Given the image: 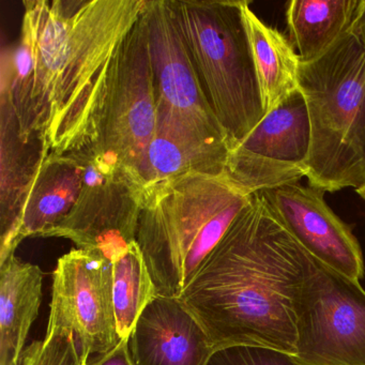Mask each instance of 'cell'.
<instances>
[{
    "label": "cell",
    "instance_id": "obj_1",
    "mask_svg": "<svg viewBox=\"0 0 365 365\" xmlns=\"http://www.w3.org/2000/svg\"><path fill=\"white\" fill-rule=\"evenodd\" d=\"M20 39L3 53L21 134L50 153H78L99 138L119 48L146 0H26Z\"/></svg>",
    "mask_w": 365,
    "mask_h": 365
},
{
    "label": "cell",
    "instance_id": "obj_2",
    "mask_svg": "<svg viewBox=\"0 0 365 365\" xmlns=\"http://www.w3.org/2000/svg\"><path fill=\"white\" fill-rule=\"evenodd\" d=\"M315 264L254 194L179 297L213 349L255 345L296 354V301Z\"/></svg>",
    "mask_w": 365,
    "mask_h": 365
},
{
    "label": "cell",
    "instance_id": "obj_3",
    "mask_svg": "<svg viewBox=\"0 0 365 365\" xmlns=\"http://www.w3.org/2000/svg\"><path fill=\"white\" fill-rule=\"evenodd\" d=\"M247 195L227 173H189L145 187L136 242L162 297L179 298Z\"/></svg>",
    "mask_w": 365,
    "mask_h": 365
},
{
    "label": "cell",
    "instance_id": "obj_4",
    "mask_svg": "<svg viewBox=\"0 0 365 365\" xmlns=\"http://www.w3.org/2000/svg\"><path fill=\"white\" fill-rule=\"evenodd\" d=\"M298 89L311 125L309 187L324 193L365 185V48L350 31L328 53L301 63Z\"/></svg>",
    "mask_w": 365,
    "mask_h": 365
},
{
    "label": "cell",
    "instance_id": "obj_5",
    "mask_svg": "<svg viewBox=\"0 0 365 365\" xmlns=\"http://www.w3.org/2000/svg\"><path fill=\"white\" fill-rule=\"evenodd\" d=\"M245 1L173 0L198 80L232 148L266 115L243 14Z\"/></svg>",
    "mask_w": 365,
    "mask_h": 365
},
{
    "label": "cell",
    "instance_id": "obj_6",
    "mask_svg": "<svg viewBox=\"0 0 365 365\" xmlns=\"http://www.w3.org/2000/svg\"><path fill=\"white\" fill-rule=\"evenodd\" d=\"M149 48L157 99V130L176 140L230 151L181 34L173 0H146Z\"/></svg>",
    "mask_w": 365,
    "mask_h": 365
},
{
    "label": "cell",
    "instance_id": "obj_7",
    "mask_svg": "<svg viewBox=\"0 0 365 365\" xmlns=\"http://www.w3.org/2000/svg\"><path fill=\"white\" fill-rule=\"evenodd\" d=\"M155 130L157 99L144 9L119 48L99 138L93 145L142 182L147 150Z\"/></svg>",
    "mask_w": 365,
    "mask_h": 365
},
{
    "label": "cell",
    "instance_id": "obj_8",
    "mask_svg": "<svg viewBox=\"0 0 365 365\" xmlns=\"http://www.w3.org/2000/svg\"><path fill=\"white\" fill-rule=\"evenodd\" d=\"M78 153L84 165L82 191L69 215L43 238L69 239L113 262L136 241L145 187L95 145Z\"/></svg>",
    "mask_w": 365,
    "mask_h": 365
},
{
    "label": "cell",
    "instance_id": "obj_9",
    "mask_svg": "<svg viewBox=\"0 0 365 365\" xmlns=\"http://www.w3.org/2000/svg\"><path fill=\"white\" fill-rule=\"evenodd\" d=\"M296 358L304 365H365V290L316 262L296 301Z\"/></svg>",
    "mask_w": 365,
    "mask_h": 365
},
{
    "label": "cell",
    "instance_id": "obj_10",
    "mask_svg": "<svg viewBox=\"0 0 365 365\" xmlns=\"http://www.w3.org/2000/svg\"><path fill=\"white\" fill-rule=\"evenodd\" d=\"M48 330L76 335L83 363L121 341L113 301V262L98 252L73 249L53 274Z\"/></svg>",
    "mask_w": 365,
    "mask_h": 365
},
{
    "label": "cell",
    "instance_id": "obj_11",
    "mask_svg": "<svg viewBox=\"0 0 365 365\" xmlns=\"http://www.w3.org/2000/svg\"><path fill=\"white\" fill-rule=\"evenodd\" d=\"M311 125L299 89L230 149L226 173L247 195L298 183L309 170Z\"/></svg>",
    "mask_w": 365,
    "mask_h": 365
},
{
    "label": "cell",
    "instance_id": "obj_12",
    "mask_svg": "<svg viewBox=\"0 0 365 365\" xmlns=\"http://www.w3.org/2000/svg\"><path fill=\"white\" fill-rule=\"evenodd\" d=\"M279 223L322 266L360 282L362 250L347 224L324 200V192L292 183L259 193Z\"/></svg>",
    "mask_w": 365,
    "mask_h": 365
},
{
    "label": "cell",
    "instance_id": "obj_13",
    "mask_svg": "<svg viewBox=\"0 0 365 365\" xmlns=\"http://www.w3.org/2000/svg\"><path fill=\"white\" fill-rule=\"evenodd\" d=\"M0 264L14 255L23 207L51 155L39 136L21 134L8 85L0 91Z\"/></svg>",
    "mask_w": 365,
    "mask_h": 365
},
{
    "label": "cell",
    "instance_id": "obj_14",
    "mask_svg": "<svg viewBox=\"0 0 365 365\" xmlns=\"http://www.w3.org/2000/svg\"><path fill=\"white\" fill-rule=\"evenodd\" d=\"M135 365H207L212 345L179 298L158 296L129 337Z\"/></svg>",
    "mask_w": 365,
    "mask_h": 365
},
{
    "label": "cell",
    "instance_id": "obj_15",
    "mask_svg": "<svg viewBox=\"0 0 365 365\" xmlns=\"http://www.w3.org/2000/svg\"><path fill=\"white\" fill-rule=\"evenodd\" d=\"M84 165L80 153H51L42 164L23 207L19 247L29 237H44L69 215L80 196Z\"/></svg>",
    "mask_w": 365,
    "mask_h": 365
},
{
    "label": "cell",
    "instance_id": "obj_16",
    "mask_svg": "<svg viewBox=\"0 0 365 365\" xmlns=\"http://www.w3.org/2000/svg\"><path fill=\"white\" fill-rule=\"evenodd\" d=\"M43 272L11 255L0 264V365H20L39 314Z\"/></svg>",
    "mask_w": 365,
    "mask_h": 365
},
{
    "label": "cell",
    "instance_id": "obj_17",
    "mask_svg": "<svg viewBox=\"0 0 365 365\" xmlns=\"http://www.w3.org/2000/svg\"><path fill=\"white\" fill-rule=\"evenodd\" d=\"M363 0H292L286 9L290 42L301 63L324 56L354 31Z\"/></svg>",
    "mask_w": 365,
    "mask_h": 365
},
{
    "label": "cell",
    "instance_id": "obj_18",
    "mask_svg": "<svg viewBox=\"0 0 365 365\" xmlns=\"http://www.w3.org/2000/svg\"><path fill=\"white\" fill-rule=\"evenodd\" d=\"M264 113H270L298 89L300 58L283 34L260 20L250 3L243 6Z\"/></svg>",
    "mask_w": 365,
    "mask_h": 365
},
{
    "label": "cell",
    "instance_id": "obj_19",
    "mask_svg": "<svg viewBox=\"0 0 365 365\" xmlns=\"http://www.w3.org/2000/svg\"><path fill=\"white\" fill-rule=\"evenodd\" d=\"M112 262L117 331L120 339H129L138 318L159 294L136 241Z\"/></svg>",
    "mask_w": 365,
    "mask_h": 365
},
{
    "label": "cell",
    "instance_id": "obj_20",
    "mask_svg": "<svg viewBox=\"0 0 365 365\" xmlns=\"http://www.w3.org/2000/svg\"><path fill=\"white\" fill-rule=\"evenodd\" d=\"M20 365H84L76 335L48 330L41 341L25 348Z\"/></svg>",
    "mask_w": 365,
    "mask_h": 365
},
{
    "label": "cell",
    "instance_id": "obj_21",
    "mask_svg": "<svg viewBox=\"0 0 365 365\" xmlns=\"http://www.w3.org/2000/svg\"><path fill=\"white\" fill-rule=\"evenodd\" d=\"M207 365H304L294 354L274 348L232 345L215 349Z\"/></svg>",
    "mask_w": 365,
    "mask_h": 365
},
{
    "label": "cell",
    "instance_id": "obj_22",
    "mask_svg": "<svg viewBox=\"0 0 365 365\" xmlns=\"http://www.w3.org/2000/svg\"><path fill=\"white\" fill-rule=\"evenodd\" d=\"M84 365H135L129 348V339H121L118 345L104 354H93Z\"/></svg>",
    "mask_w": 365,
    "mask_h": 365
},
{
    "label": "cell",
    "instance_id": "obj_23",
    "mask_svg": "<svg viewBox=\"0 0 365 365\" xmlns=\"http://www.w3.org/2000/svg\"><path fill=\"white\" fill-rule=\"evenodd\" d=\"M354 29L356 35L360 38L361 42H362L363 46L365 48V0L362 1L358 20H356Z\"/></svg>",
    "mask_w": 365,
    "mask_h": 365
},
{
    "label": "cell",
    "instance_id": "obj_24",
    "mask_svg": "<svg viewBox=\"0 0 365 365\" xmlns=\"http://www.w3.org/2000/svg\"><path fill=\"white\" fill-rule=\"evenodd\" d=\"M356 192L358 193V195L360 196V197L362 198V200L365 202V185L364 187H360V189L356 190Z\"/></svg>",
    "mask_w": 365,
    "mask_h": 365
}]
</instances>
